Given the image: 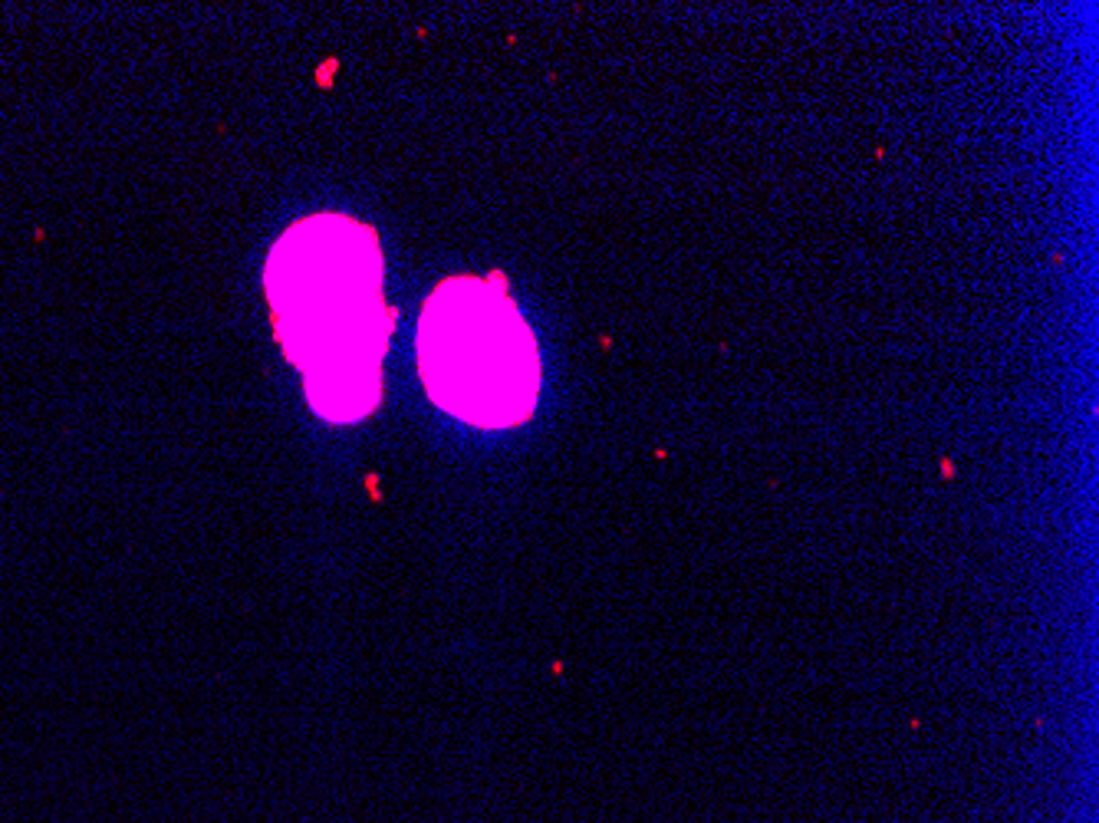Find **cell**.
I'll return each mask as SVG.
<instances>
[{
	"instance_id": "1",
	"label": "cell",
	"mask_w": 1099,
	"mask_h": 823,
	"mask_svg": "<svg viewBox=\"0 0 1099 823\" xmlns=\"http://www.w3.org/2000/svg\"><path fill=\"white\" fill-rule=\"evenodd\" d=\"M264 287L313 409L330 422H356L376 409L392 313L372 228L343 214L297 221L270 251Z\"/></svg>"
},
{
	"instance_id": "2",
	"label": "cell",
	"mask_w": 1099,
	"mask_h": 823,
	"mask_svg": "<svg viewBox=\"0 0 1099 823\" xmlns=\"http://www.w3.org/2000/svg\"><path fill=\"white\" fill-rule=\"evenodd\" d=\"M418 372L435 405L478 428H511L534 415L540 356L504 284L451 277L418 317Z\"/></svg>"
}]
</instances>
